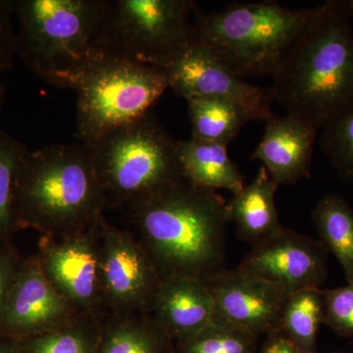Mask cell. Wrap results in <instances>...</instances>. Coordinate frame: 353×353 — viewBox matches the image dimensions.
I'll return each mask as SVG.
<instances>
[{
	"label": "cell",
	"mask_w": 353,
	"mask_h": 353,
	"mask_svg": "<svg viewBox=\"0 0 353 353\" xmlns=\"http://www.w3.org/2000/svg\"><path fill=\"white\" fill-rule=\"evenodd\" d=\"M23 259L24 257L21 256L13 243L0 245V320L6 307L9 290Z\"/></svg>",
	"instance_id": "cell-29"
},
{
	"label": "cell",
	"mask_w": 353,
	"mask_h": 353,
	"mask_svg": "<svg viewBox=\"0 0 353 353\" xmlns=\"http://www.w3.org/2000/svg\"><path fill=\"white\" fill-rule=\"evenodd\" d=\"M99 218L92 226L63 238L41 236L37 252L54 289L82 314H106L99 278Z\"/></svg>",
	"instance_id": "cell-10"
},
{
	"label": "cell",
	"mask_w": 353,
	"mask_h": 353,
	"mask_svg": "<svg viewBox=\"0 0 353 353\" xmlns=\"http://www.w3.org/2000/svg\"><path fill=\"white\" fill-rule=\"evenodd\" d=\"M169 88L164 70L94 55L77 82V136L83 143L143 117Z\"/></svg>",
	"instance_id": "cell-7"
},
{
	"label": "cell",
	"mask_w": 353,
	"mask_h": 353,
	"mask_svg": "<svg viewBox=\"0 0 353 353\" xmlns=\"http://www.w3.org/2000/svg\"><path fill=\"white\" fill-rule=\"evenodd\" d=\"M278 187L261 166L254 180L234 194L229 202L230 218L238 236L252 248L270 240L284 229L276 206Z\"/></svg>",
	"instance_id": "cell-17"
},
{
	"label": "cell",
	"mask_w": 353,
	"mask_h": 353,
	"mask_svg": "<svg viewBox=\"0 0 353 353\" xmlns=\"http://www.w3.org/2000/svg\"><path fill=\"white\" fill-rule=\"evenodd\" d=\"M320 146L341 180L353 183V101L322 128Z\"/></svg>",
	"instance_id": "cell-26"
},
{
	"label": "cell",
	"mask_w": 353,
	"mask_h": 353,
	"mask_svg": "<svg viewBox=\"0 0 353 353\" xmlns=\"http://www.w3.org/2000/svg\"><path fill=\"white\" fill-rule=\"evenodd\" d=\"M178 158L183 179L194 187L233 194L245 188V178L230 158L228 145L192 138L179 141Z\"/></svg>",
	"instance_id": "cell-18"
},
{
	"label": "cell",
	"mask_w": 353,
	"mask_h": 353,
	"mask_svg": "<svg viewBox=\"0 0 353 353\" xmlns=\"http://www.w3.org/2000/svg\"><path fill=\"white\" fill-rule=\"evenodd\" d=\"M162 70L168 78L169 88L185 101L210 97L233 102L252 120L266 121L274 115L270 87L245 82L199 44H190Z\"/></svg>",
	"instance_id": "cell-11"
},
{
	"label": "cell",
	"mask_w": 353,
	"mask_h": 353,
	"mask_svg": "<svg viewBox=\"0 0 353 353\" xmlns=\"http://www.w3.org/2000/svg\"><path fill=\"white\" fill-rule=\"evenodd\" d=\"M208 285L220 319L259 338L280 331L292 294L287 290L238 268L221 272Z\"/></svg>",
	"instance_id": "cell-14"
},
{
	"label": "cell",
	"mask_w": 353,
	"mask_h": 353,
	"mask_svg": "<svg viewBox=\"0 0 353 353\" xmlns=\"http://www.w3.org/2000/svg\"><path fill=\"white\" fill-rule=\"evenodd\" d=\"M259 353H307L297 347L296 343L281 331L266 336Z\"/></svg>",
	"instance_id": "cell-30"
},
{
	"label": "cell",
	"mask_w": 353,
	"mask_h": 353,
	"mask_svg": "<svg viewBox=\"0 0 353 353\" xmlns=\"http://www.w3.org/2000/svg\"><path fill=\"white\" fill-rule=\"evenodd\" d=\"M261 141L252 159L259 160L278 185H292L310 178L316 132L301 121L285 114L265 121Z\"/></svg>",
	"instance_id": "cell-15"
},
{
	"label": "cell",
	"mask_w": 353,
	"mask_h": 353,
	"mask_svg": "<svg viewBox=\"0 0 353 353\" xmlns=\"http://www.w3.org/2000/svg\"><path fill=\"white\" fill-rule=\"evenodd\" d=\"M0 353H27L22 341L0 336Z\"/></svg>",
	"instance_id": "cell-31"
},
{
	"label": "cell",
	"mask_w": 353,
	"mask_h": 353,
	"mask_svg": "<svg viewBox=\"0 0 353 353\" xmlns=\"http://www.w3.org/2000/svg\"><path fill=\"white\" fill-rule=\"evenodd\" d=\"M328 254L321 241L284 228L277 236L253 246L238 269L292 294L320 289L328 274Z\"/></svg>",
	"instance_id": "cell-13"
},
{
	"label": "cell",
	"mask_w": 353,
	"mask_h": 353,
	"mask_svg": "<svg viewBox=\"0 0 353 353\" xmlns=\"http://www.w3.org/2000/svg\"><path fill=\"white\" fill-rule=\"evenodd\" d=\"M192 139L229 145L246 123L252 121L233 102L210 97L188 99Z\"/></svg>",
	"instance_id": "cell-21"
},
{
	"label": "cell",
	"mask_w": 353,
	"mask_h": 353,
	"mask_svg": "<svg viewBox=\"0 0 353 353\" xmlns=\"http://www.w3.org/2000/svg\"><path fill=\"white\" fill-rule=\"evenodd\" d=\"M99 278L106 314H150L161 278L131 233L101 218Z\"/></svg>",
	"instance_id": "cell-9"
},
{
	"label": "cell",
	"mask_w": 353,
	"mask_h": 353,
	"mask_svg": "<svg viewBox=\"0 0 353 353\" xmlns=\"http://www.w3.org/2000/svg\"><path fill=\"white\" fill-rule=\"evenodd\" d=\"M196 2L192 0H117L92 46L94 55L164 69L192 43Z\"/></svg>",
	"instance_id": "cell-8"
},
{
	"label": "cell",
	"mask_w": 353,
	"mask_h": 353,
	"mask_svg": "<svg viewBox=\"0 0 353 353\" xmlns=\"http://www.w3.org/2000/svg\"><path fill=\"white\" fill-rule=\"evenodd\" d=\"M97 353H175V343L150 314L108 313Z\"/></svg>",
	"instance_id": "cell-19"
},
{
	"label": "cell",
	"mask_w": 353,
	"mask_h": 353,
	"mask_svg": "<svg viewBox=\"0 0 353 353\" xmlns=\"http://www.w3.org/2000/svg\"><path fill=\"white\" fill-rule=\"evenodd\" d=\"M4 99H6V90L2 85H0V111H1L2 105H3Z\"/></svg>",
	"instance_id": "cell-32"
},
{
	"label": "cell",
	"mask_w": 353,
	"mask_h": 353,
	"mask_svg": "<svg viewBox=\"0 0 353 353\" xmlns=\"http://www.w3.org/2000/svg\"><path fill=\"white\" fill-rule=\"evenodd\" d=\"M108 206L85 143H57L26 153L16 188L20 230L63 238L92 226Z\"/></svg>",
	"instance_id": "cell-3"
},
{
	"label": "cell",
	"mask_w": 353,
	"mask_h": 353,
	"mask_svg": "<svg viewBox=\"0 0 353 353\" xmlns=\"http://www.w3.org/2000/svg\"><path fill=\"white\" fill-rule=\"evenodd\" d=\"M352 19L347 0L315 7L272 76L274 101L315 132L353 101Z\"/></svg>",
	"instance_id": "cell-2"
},
{
	"label": "cell",
	"mask_w": 353,
	"mask_h": 353,
	"mask_svg": "<svg viewBox=\"0 0 353 353\" xmlns=\"http://www.w3.org/2000/svg\"><path fill=\"white\" fill-rule=\"evenodd\" d=\"M324 323L336 334L353 336V284L323 290Z\"/></svg>",
	"instance_id": "cell-27"
},
{
	"label": "cell",
	"mask_w": 353,
	"mask_h": 353,
	"mask_svg": "<svg viewBox=\"0 0 353 353\" xmlns=\"http://www.w3.org/2000/svg\"><path fill=\"white\" fill-rule=\"evenodd\" d=\"M314 11L269 1L236 3L211 13L196 6L192 43L241 79L272 78Z\"/></svg>",
	"instance_id": "cell-5"
},
{
	"label": "cell",
	"mask_w": 353,
	"mask_h": 353,
	"mask_svg": "<svg viewBox=\"0 0 353 353\" xmlns=\"http://www.w3.org/2000/svg\"><path fill=\"white\" fill-rule=\"evenodd\" d=\"M259 336L216 317L205 329L175 343V353H256Z\"/></svg>",
	"instance_id": "cell-25"
},
{
	"label": "cell",
	"mask_w": 353,
	"mask_h": 353,
	"mask_svg": "<svg viewBox=\"0 0 353 353\" xmlns=\"http://www.w3.org/2000/svg\"><path fill=\"white\" fill-rule=\"evenodd\" d=\"M28 150L0 128V245L13 243L20 231L15 199L21 164Z\"/></svg>",
	"instance_id": "cell-24"
},
{
	"label": "cell",
	"mask_w": 353,
	"mask_h": 353,
	"mask_svg": "<svg viewBox=\"0 0 353 353\" xmlns=\"http://www.w3.org/2000/svg\"><path fill=\"white\" fill-rule=\"evenodd\" d=\"M321 241L340 262L347 283L353 284V209L343 196L328 194L312 211Z\"/></svg>",
	"instance_id": "cell-20"
},
{
	"label": "cell",
	"mask_w": 353,
	"mask_h": 353,
	"mask_svg": "<svg viewBox=\"0 0 353 353\" xmlns=\"http://www.w3.org/2000/svg\"><path fill=\"white\" fill-rule=\"evenodd\" d=\"M348 8H350V12L353 16V0H347Z\"/></svg>",
	"instance_id": "cell-33"
},
{
	"label": "cell",
	"mask_w": 353,
	"mask_h": 353,
	"mask_svg": "<svg viewBox=\"0 0 353 353\" xmlns=\"http://www.w3.org/2000/svg\"><path fill=\"white\" fill-rule=\"evenodd\" d=\"M322 323H324L323 290H297L290 294L285 304L280 331L304 352L316 353L318 331Z\"/></svg>",
	"instance_id": "cell-22"
},
{
	"label": "cell",
	"mask_w": 353,
	"mask_h": 353,
	"mask_svg": "<svg viewBox=\"0 0 353 353\" xmlns=\"http://www.w3.org/2000/svg\"><path fill=\"white\" fill-rule=\"evenodd\" d=\"M108 0H13L17 55L27 68L60 88L74 90L94 57L92 46Z\"/></svg>",
	"instance_id": "cell-4"
},
{
	"label": "cell",
	"mask_w": 353,
	"mask_h": 353,
	"mask_svg": "<svg viewBox=\"0 0 353 353\" xmlns=\"http://www.w3.org/2000/svg\"><path fill=\"white\" fill-rule=\"evenodd\" d=\"M13 0H0V73L12 67L17 55V36L12 22Z\"/></svg>",
	"instance_id": "cell-28"
},
{
	"label": "cell",
	"mask_w": 353,
	"mask_h": 353,
	"mask_svg": "<svg viewBox=\"0 0 353 353\" xmlns=\"http://www.w3.org/2000/svg\"><path fill=\"white\" fill-rule=\"evenodd\" d=\"M101 320L80 314L57 328L21 341L27 353H97Z\"/></svg>",
	"instance_id": "cell-23"
},
{
	"label": "cell",
	"mask_w": 353,
	"mask_h": 353,
	"mask_svg": "<svg viewBox=\"0 0 353 353\" xmlns=\"http://www.w3.org/2000/svg\"><path fill=\"white\" fill-rule=\"evenodd\" d=\"M178 143L150 112L85 143L108 205L129 208L185 180L179 163Z\"/></svg>",
	"instance_id": "cell-6"
},
{
	"label": "cell",
	"mask_w": 353,
	"mask_h": 353,
	"mask_svg": "<svg viewBox=\"0 0 353 353\" xmlns=\"http://www.w3.org/2000/svg\"><path fill=\"white\" fill-rule=\"evenodd\" d=\"M150 313L174 343L192 338L217 317L208 285L180 277L162 279Z\"/></svg>",
	"instance_id": "cell-16"
},
{
	"label": "cell",
	"mask_w": 353,
	"mask_h": 353,
	"mask_svg": "<svg viewBox=\"0 0 353 353\" xmlns=\"http://www.w3.org/2000/svg\"><path fill=\"white\" fill-rule=\"evenodd\" d=\"M82 314L54 289L37 253L23 259L0 320V336L24 341Z\"/></svg>",
	"instance_id": "cell-12"
},
{
	"label": "cell",
	"mask_w": 353,
	"mask_h": 353,
	"mask_svg": "<svg viewBox=\"0 0 353 353\" xmlns=\"http://www.w3.org/2000/svg\"><path fill=\"white\" fill-rule=\"evenodd\" d=\"M160 278H188L208 284L225 268L229 202L216 192L174 183L129 206Z\"/></svg>",
	"instance_id": "cell-1"
}]
</instances>
